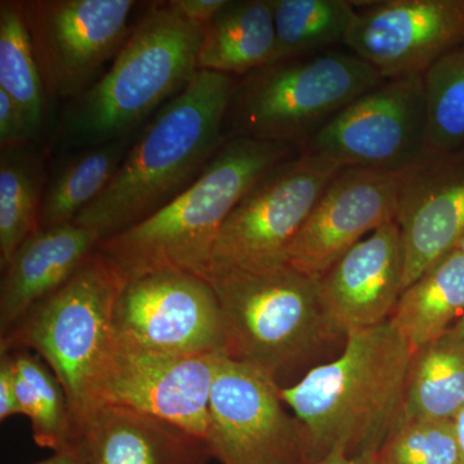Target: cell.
Segmentation results:
<instances>
[{"mask_svg":"<svg viewBox=\"0 0 464 464\" xmlns=\"http://www.w3.org/2000/svg\"><path fill=\"white\" fill-rule=\"evenodd\" d=\"M454 426H456L458 449H459L460 464H464V408L454 418Z\"/></svg>","mask_w":464,"mask_h":464,"instance_id":"obj_35","label":"cell"},{"mask_svg":"<svg viewBox=\"0 0 464 464\" xmlns=\"http://www.w3.org/2000/svg\"><path fill=\"white\" fill-rule=\"evenodd\" d=\"M227 0H172L177 11L191 23L206 27L225 7Z\"/></svg>","mask_w":464,"mask_h":464,"instance_id":"obj_32","label":"cell"},{"mask_svg":"<svg viewBox=\"0 0 464 464\" xmlns=\"http://www.w3.org/2000/svg\"><path fill=\"white\" fill-rule=\"evenodd\" d=\"M384 79L353 52L277 61L237 79L231 137L301 148L333 116Z\"/></svg>","mask_w":464,"mask_h":464,"instance_id":"obj_7","label":"cell"},{"mask_svg":"<svg viewBox=\"0 0 464 464\" xmlns=\"http://www.w3.org/2000/svg\"><path fill=\"white\" fill-rule=\"evenodd\" d=\"M423 76L383 81L333 116L299 151L341 168L401 172L426 152Z\"/></svg>","mask_w":464,"mask_h":464,"instance_id":"obj_12","label":"cell"},{"mask_svg":"<svg viewBox=\"0 0 464 464\" xmlns=\"http://www.w3.org/2000/svg\"><path fill=\"white\" fill-rule=\"evenodd\" d=\"M20 413L14 353H0V420Z\"/></svg>","mask_w":464,"mask_h":464,"instance_id":"obj_31","label":"cell"},{"mask_svg":"<svg viewBox=\"0 0 464 464\" xmlns=\"http://www.w3.org/2000/svg\"><path fill=\"white\" fill-rule=\"evenodd\" d=\"M396 224L404 244V292L463 235L464 148L424 152L402 170Z\"/></svg>","mask_w":464,"mask_h":464,"instance_id":"obj_16","label":"cell"},{"mask_svg":"<svg viewBox=\"0 0 464 464\" xmlns=\"http://www.w3.org/2000/svg\"><path fill=\"white\" fill-rule=\"evenodd\" d=\"M340 169L299 150L271 168L226 219L213 248V264H288L293 241Z\"/></svg>","mask_w":464,"mask_h":464,"instance_id":"obj_9","label":"cell"},{"mask_svg":"<svg viewBox=\"0 0 464 464\" xmlns=\"http://www.w3.org/2000/svg\"><path fill=\"white\" fill-rule=\"evenodd\" d=\"M401 172L341 168L289 249L288 264L319 279L357 243L396 221Z\"/></svg>","mask_w":464,"mask_h":464,"instance_id":"obj_15","label":"cell"},{"mask_svg":"<svg viewBox=\"0 0 464 464\" xmlns=\"http://www.w3.org/2000/svg\"><path fill=\"white\" fill-rule=\"evenodd\" d=\"M464 315V258L454 248L400 295L391 315L411 350L440 340Z\"/></svg>","mask_w":464,"mask_h":464,"instance_id":"obj_21","label":"cell"},{"mask_svg":"<svg viewBox=\"0 0 464 464\" xmlns=\"http://www.w3.org/2000/svg\"><path fill=\"white\" fill-rule=\"evenodd\" d=\"M456 248L458 250H459L460 255H462L463 258H464V232H463L462 237H460L459 241H458Z\"/></svg>","mask_w":464,"mask_h":464,"instance_id":"obj_37","label":"cell"},{"mask_svg":"<svg viewBox=\"0 0 464 464\" xmlns=\"http://www.w3.org/2000/svg\"><path fill=\"white\" fill-rule=\"evenodd\" d=\"M133 0H27L24 18L48 97L74 101L130 36Z\"/></svg>","mask_w":464,"mask_h":464,"instance_id":"obj_11","label":"cell"},{"mask_svg":"<svg viewBox=\"0 0 464 464\" xmlns=\"http://www.w3.org/2000/svg\"><path fill=\"white\" fill-rule=\"evenodd\" d=\"M116 343L166 353H225L221 306L204 277L183 270H159L127 280L116 297Z\"/></svg>","mask_w":464,"mask_h":464,"instance_id":"obj_10","label":"cell"},{"mask_svg":"<svg viewBox=\"0 0 464 464\" xmlns=\"http://www.w3.org/2000/svg\"><path fill=\"white\" fill-rule=\"evenodd\" d=\"M463 408L464 340L449 332L415 351L400 420H454Z\"/></svg>","mask_w":464,"mask_h":464,"instance_id":"obj_22","label":"cell"},{"mask_svg":"<svg viewBox=\"0 0 464 464\" xmlns=\"http://www.w3.org/2000/svg\"><path fill=\"white\" fill-rule=\"evenodd\" d=\"M47 186L43 159L29 148L0 151V267L39 230Z\"/></svg>","mask_w":464,"mask_h":464,"instance_id":"obj_24","label":"cell"},{"mask_svg":"<svg viewBox=\"0 0 464 464\" xmlns=\"http://www.w3.org/2000/svg\"><path fill=\"white\" fill-rule=\"evenodd\" d=\"M0 90L9 94L32 123L42 130L47 111L45 91L21 2H0Z\"/></svg>","mask_w":464,"mask_h":464,"instance_id":"obj_27","label":"cell"},{"mask_svg":"<svg viewBox=\"0 0 464 464\" xmlns=\"http://www.w3.org/2000/svg\"><path fill=\"white\" fill-rule=\"evenodd\" d=\"M277 61L319 53L344 44L357 11L350 0H271Z\"/></svg>","mask_w":464,"mask_h":464,"instance_id":"obj_25","label":"cell"},{"mask_svg":"<svg viewBox=\"0 0 464 464\" xmlns=\"http://www.w3.org/2000/svg\"><path fill=\"white\" fill-rule=\"evenodd\" d=\"M36 134L16 101L0 90V149L26 148Z\"/></svg>","mask_w":464,"mask_h":464,"instance_id":"obj_30","label":"cell"},{"mask_svg":"<svg viewBox=\"0 0 464 464\" xmlns=\"http://www.w3.org/2000/svg\"><path fill=\"white\" fill-rule=\"evenodd\" d=\"M377 464H460L454 420H400L375 457Z\"/></svg>","mask_w":464,"mask_h":464,"instance_id":"obj_29","label":"cell"},{"mask_svg":"<svg viewBox=\"0 0 464 464\" xmlns=\"http://www.w3.org/2000/svg\"><path fill=\"white\" fill-rule=\"evenodd\" d=\"M237 79L199 70L134 140L108 188L74 224L108 239L188 190L226 141L224 124Z\"/></svg>","mask_w":464,"mask_h":464,"instance_id":"obj_1","label":"cell"},{"mask_svg":"<svg viewBox=\"0 0 464 464\" xmlns=\"http://www.w3.org/2000/svg\"><path fill=\"white\" fill-rule=\"evenodd\" d=\"M405 253L399 225L372 232L317 279L329 335L372 328L392 315L404 280Z\"/></svg>","mask_w":464,"mask_h":464,"instance_id":"obj_17","label":"cell"},{"mask_svg":"<svg viewBox=\"0 0 464 464\" xmlns=\"http://www.w3.org/2000/svg\"><path fill=\"white\" fill-rule=\"evenodd\" d=\"M344 45L384 81L423 76L464 45V0L357 2Z\"/></svg>","mask_w":464,"mask_h":464,"instance_id":"obj_13","label":"cell"},{"mask_svg":"<svg viewBox=\"0 0 464 464\" xmlns=\"http://www.w3.org/2000/svg\"><path fill=\"white\" fill-rule=\"evenodd\" d=\"M222 353L166 355L116 343L99 386V405L127 406L207 440Z\"/></svg>","mask_w":464,"mask_h":464,"instance_id":"obj_14","label":"cell"},{"mask_svg":"<svg viewBox=\"0 0 464 464\" xmlns=\"http://www.w3.org/2000/svg\"><path fill=\"white\" fill-rule=\"evenodd\" d=\"M224 317L225 353L275 378L331 337L317 279L289 264H210L203 275ZM279 382V380H277Z\"/></svg>","mask_w":464,"mask_h":464,"instance_id":"obj_6","label":"cell"},{"mask_svg":"<svg viewBox=\"0 0 464 464\" xmlns=\"http://www.w3.org/2000/svg\"><path fill=\"white\" fill-rule=\"evenodd\" d=\"M204 29L182 16L172 2L152 5L108 72L72 101L63 116V140L88 149L133 136L199 72Z\"/></svg>","mask_w":464,"mask_h":464,"instance_id":"obj_4","label":"cell"},{"mask_svg":"<svg viewBox=\"0 0 464 464\" xmlns=\"http://www.w3.org/2000/svg\"><path fill=\"white\" fill-rule=\"evenodd\" d=\"M279 382L222 353L209 404L207 442L219 464H311L306 432L290 415Z\"/></svg>","mask_w":464,"mask_h":464,"instance_id":"obj_8","label":"cell"},{"mask_svg":"<svg viewBox=\"0 0 464 464\" xmlns=\"http://www.w3.org/2000/svg\"><path fill=\"white\" fill-rule=\"evenodd\" d=\"M297 151L286 143L228 137L188 190L140 224L101 241L97 252L125 282L169 268L203 277L234 208L264 174Z\"/></svg>","mask_w":464,"mask_h":464,"instance_id":"obj_3","label":"cell"},{"mask_svg":"<svg viewBox=\"0 0 464 464\" xmlns=\"http://www.w3.org/2000/svg\"><path fill=\"white\" fill-rule=\"evenodd\" d=\"M125 280L100 252L5 335L0 353L34 350L60 382L82 427L99 406V386L115 346L112 314Z\"/></svg>","mask_w":464,"mask_h":464,"instance_id":"obj_5","label":"cell"},{"mask_svg":"<svg viewBox=\"0 0 464 464\" xmlns=\"http://www.w3.org/2000/svg\"><path fill=\"white\" fill-rule=\"evenodd\" d=\"M101 241L99 234L74 222L48 230L39 228L24 241L2 270L0 337L30 308L69 282Z\"/></svg>","mask_w":464,"mask_h":464,"instance_id":"obj_18","label":"cell"},{"mask_svg":"<svg viewBox=\"0 0 464 464\" xmlns=\"http://www.w3.org/2000/svg\"><path fill=\"white\" fill-rule=\"evenodd\" d=\"M20 413L32 422L36 445L57 451L81 440L72 409L60 382L38 357L26 350L14 351Z\"/></svg>","mask_w":464,"mask_h":464,"instance_id":"obj_26","label":"cell"},{"mask_svg":"<svg viewBox=\"0 0 464 464\" xmlns=\"http://www.w3.org/2000/svg\"><path fill=\"white\" fill-rule=\"evenodd\" d=\"M88 464H208L207 440L127 406L101 404L82 427Z\"/></svg>","mask_w":464,"mask_h":464,"instance_id":"obj_19","label":"cell"},{"mask_svg":"<svg viewBox=\"0 0 464 464\" xmlns=\"http://www.w3.org/2000/svg\"><path fill=\"white\" fill-rule=\"evenodd\" d=\"M311 464H377V462H375V457H351L348 456L343 449L335 448L333 449L331 453L323 457L322 459L316 460V462H313Z\"/></svg>","mask_w":464,"mask_h":464,"instance_id":"obj_34","label":"cell"},{"mask_svg":"<svg viewBox=\"0 0 464 464\" xmlns=\"http://www.w3.org/2000/svg\"><path fill=\"white\" fill-rule=\"evenodd\" d=\"M27 464H88L87 457L81 440L72 447L65 449V450L57 451L53 456L47 459L39 460V462Z\"/></svg>","mask_w":464,"mask_h":464,"instance_id":"obj_33","label":"cell"},{"mask_svg":"<svg viewBox=\"0 0 464 464\" xmlns=\"http://www.w3.org/2000/svg\"><path fill=\"white\" fill-rule=\"evenodd\" d=\"M450 333H453L457 337L463 338L464 340V315L458 320L456 325L450 329Z\"/></svg>","mask_w":464,"mask_h":464,"instance_id":"obj_36","label":"cell"},{"mask_svg":"<svg viewBox=\"0 0 464 464\" xmlns=\"http://www.w3.org/2000/svg\"><path fill=\"white\" fill-rule=\"evenodd\" d=\"M133 142L134 134L85 149L66 161L45 186L39 228L72 224L108 188Z\"/></svg>","mask_w":464,"mask_h":464,"instance_id":"obj_23","label":"cell"},{"mask_svg":"<svg viewBox=\"0 0 464 464\" xmlns=\"http://www.w3.org/2000/svg\"><path fill=\"white\" fill-rule=\"evenodd\" d=\"M414 351L391 320L351 333L334 362L280 389L306 432L314 462L333 449L377 457L401 420Z\"/></svg>","mask_w":464,"mask_h":464,"instance_id":"obj_2","label":"cell"},{"mask_svg":"<svg viewBox=\"0 0 464 464\" xmlns=\"http://www.w3.org/2000/svg\"><path fill=\"white\" fill-rule=\"evenodd\" d=\"M427 108L426 152L464 148V45L423 75Z\"/></svg>","mask_w":464,"mask_h":464,"instance_id":"obj_28","label":"cell"},{"mask_svg":"<svg viewBox=\"0 0 464 464\" xmlns=\"http://www.w3.org/2000/svg\"><path fill=\"white\" fill-rule=\"evenodd\" d=\"M275 56L271 0H227L204 29L198 69L237 78L270 65Z\"/></svg>","mask_w":464,"mask_h":464,"instance_id":"obj_20","label":"cell"}]
</instances>
